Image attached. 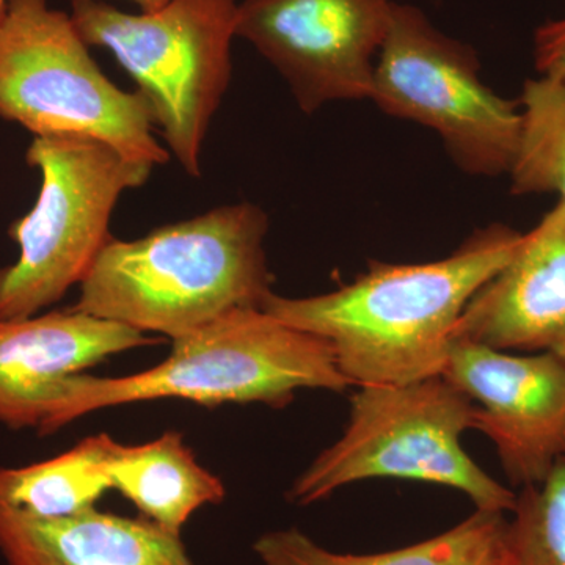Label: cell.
Masks as SVG:
<instances>
[{"mask_svg": "<svg viewBox=\"0 0 565 565\" xmlns=\"http://www.w3.org/2000/svg\"><path fill=\"white\" fill-rule=\"evenodd\" d=\"M269 218L256 204L215 207L104 245L73 310L180 338L239 308H262L273 292Z\"/></svg>", "mask_w": 565, "mask_h": 565, "instance_id": "obj_2", "label": "cell"}, {"mask_svg": "<svg viewBox=\"0 0 565 565\" xmlns=\"http://www.w3.org/2000/svg\"><path fill=\"white\" fill-rule=\"evenodd\" d=\"M478 407L512 486L539 484L565 456V360L455 338L441 373Z\"/></svg>", "mask_w": 565, "mask_h": 565, "instance_id": "obj_10", "label": "cell"}, {"mask_svg": "<svg viewBox=\"0 0 565 565\" xmlns=\"http://www.w3.org/2000/svg\"><path fill=\"white\" fill-rule=\"evenodd\" d=\"M114 441L93 435L43 462L0 468V500L40 519H66L95 508L111 489L107 459Z\"/></svg>", "mask_w": 565, "mask_h": 565, "instance_id": "obj_16", "label": "cell"}, {"mask_svg": "<svg viewBox=\"0 0 565 565\" xmlns=\"http://www.w3.org/2000/svg\"><path fill=\"white\" fill-rule=\"evenodd\" d=\"M534 57L541 76L565 79V18L546 22L535 32Z\"/></svg>", "mask_w": 565, "mask_h": 565, "instance_id": "obj_19", "label": "cell"}, {"mask_svg": "<svg viewBox=\"0 0 565 565\" xmlns=\"http://www.w3.org/2000/svg\"><path fill=\"white\" fill-rule=\"evenodd\" d=\"M71 20L46 0H9L0 24V117L33 137H87L132 161L166 166L143 93L115 85Z\"/></svg>", "mask_w": 565, "mask_h": 565, "instance_id": "obj_6", "label": "cell"}, {"mask_svg": "<svg viewBox=\"0 0 565 565\" xmlns=\"http://www.w3.org/2000/svg\"><path fill=\"white\" fill-rule=\"evenodd\" d=\"M25 161L41 174L29 214L11 223L20 256L0 269V319L40 315L81 285L109 243L118 200L154 167L87 137H33Z\"/></svg>", "mask_w": 565, "mask_h": 565, "instance_id": "obj_7", "label": "cell"}, {"mask_svg": "<svg viewBox=\"0 0 565 565\" xmlns=\"http://www.w3.org/2000/svg\"><path fill=\"white\" fill-rule=\"evenodd\" d=\"M393 0H241L236 39L280 73L297 106L371 98Z\"/></svg>", "mask_w": 565, "mask_h": 565, "instance_id": "obj_9", "label": "cell"}, {"mask_svg": "<svg viewBox=\"0 0 565 565\" xmlns=\"http://www.w3.org/2000/svg\"><path fill=\"white\" fill-rule=\"evenodd\" d=\"M129 2L139 7L141 13H152V11L161 10L170 0H129Z\"/></svg>", "mask_w": 565, "mask_h": 565, "instance_id": "obj_20", "label": "cell"}, {"mask_svg": "<svg viewBox=\"0 0 565 565\" xmlns=\"http://www.w3.org/2000/svg\"><path fill=\"white\" fill-rule=\"evenodd\" d=\"M519 106L522 131L509 172L512 193H557L565 203V79L526 81Z\"/></svg>", "mask_w": 565, "mask_h": 565, "instance_id": "obj_17", "label": "cell"}, {"mask_svg": "<svg viewBox=\"0 0 565 565\" xmlns=\"http://www.w3.org/2000/svg\"><path fill=\"white\" fill-rule=\"evenodd\" d=\"M360 388L340 440L294 482L292 503H316L370 479H404L459 490L478 511L511 514L516 493L487 475L460 445L475 429L478 407L444 375Z\"/></svg>", "mask_w": 565, "mask_h": 565, "instance_id": "obj_4", "label": "cell"}, {"mask_svg": "<svg viewBox=\"0 0 565 565\" xmlns=\"http://www.w3.org/2000/svg\"><path fill=\"white\" fill-rule=\"evenodd\" d=\"M156 343L131 327L73 308L0 319V423L41 433L65 379L115 353Z\"/></svg>", "mask_w": 565, "mask_h": 565, "instance_id": "obj_11", "label": "cell"}, {"mask_svg": "<svg viewBox=\"0 0 565 565\" xmlns=\"http://www.w3.org/2000/svg\"><path fill=\"white\" fill-rule=\"evenodd\" d=\"M522 239L509 226H486L438 262H373L337 291L270 292L262 310L329 343L351 385L412 384L444 373L465 308Z\"/></svg>", "mask_w": 565, "mask_h": 565, "instance_id": "obj_1", "label": "cell"}, {"mask_svg": "<svg viewBox=\"0 0 565 565\" xmlns=\"http://www.w3.org/2000/svg\"><path fill=\"white\" fill-rule=\"evenodd\" d=\"M237 0H170L152 13H126L104 0H71V20L88 46L114 55L151 104L184 172L202 177L203 141L232 81Z\"/></svg>", "mask_w": 565, "mask_h": 565, "instance_id": "obj_5", "label": "cell"}, {"mask_svg": "<svg viewBox=\"0 0 565 565\" xmlns=\"http://www.w3.org/2000/svg\"><path fill=\"white\" fill-rule=\"evenodd\" d=\"M455 338L565 360V203L556 204L465 308Z\"/></svg>", "mask_w": 565, "mask_h": 565, "instance_id": "obj_12", "label": "cell"}, {"mask_svg": "<svg viewBox=\"0 0 565 565\" xmlns=\"http://www.w3.org/2000/svg\"><path fill=\"white\" fill-rule=\"evenodd\" d=\"M0 555L7 565H193L180 534L148 519L87 509L40 519L0 500Z\"/></svg>", "mask_w": 565, "mask_h": 565, "instance_id": "obj_13", "label": "cell"}, {"mask_svg": "<svg viewBox=\"0 0 565 565\" xmlns=\"http://www.w3.org/2000/svg\"><path fill=\"white\" fill-rule=\"evenodd\" d=\"M505 530L503 512L476 509L444 534L374 555L330 552L294 527L262 535L253 550L263 565H504Z\"/></svg>", "mask_w": 565, "mask_h": 565, "instance_id": "obj_15", "label": "cell"}, {"mask_svg": "<svg viewBox=\"0 0 565 565\" xmlns=\"http://www.w3.org/2000/svg\"><path fill=\"white\" fill-rule=\"evenodd\" d=\"M7 9H9V0H0V24L6 20Z\"/></svg>", "mask_w": 565, "mask_h": 565, "instance_id": "obj_21", "label": "cell"}, {"mask_svg": "<svg viewBox=\"0 0 565 565\" xmlns=\"http://www.w3.org/2000/svg\"><path fill=\"white\" fill-rule=\"evenodd\" d=\"M107 476L118 490L156 525L180 534L193 512L206 504H221L225 486L196 462L192 449L178 433H166L137 446L114 441Z\"/></svg>", "mask_w": 565, "mask_h": 565, "instance_id": "obj_14", "label": "cell"}, {"mask_svg": "<svg viewBox=\"0 0 565 565\" xmlns=\"http://www.w3.org/2000/svg\"><path fill=\"white\" fill-rule=\"evenodd\" d=\"M351 384L332 348L262 308H239L174 338L166 362L126 377L77 374L57 386L41 435L102 408L143 401L202 405L291 403L299 390L341 393Z\"/></svg>", "mask_w": 565, "mask_h": 565, "instance_id": "obj_3", "label": "cell"}, {"mask_svg": "<svg viewBox=\"0 0 565 565\" xmlns=\"http://www.w3.org/2000/svg\"><path fill=\"white\" fill-rule=\"evenodd\" d=\"M370 102L433 129L463 173L511 172L522 131L519 102L486 85L473 47L438 31L418 7L394 2Z\"/></svg>", "mask_w": 565, "mask_h": 565, "instance_id": "obj_8", "label": "cell"}, {"mask_svg": "<svg viewBox=\"0 0 565 565\" xmlns=\"http://www.w3.org/2000/svg\"><path fill=\"white\" fill-rule=\"evenodd\" d=\"M504 565H565V456L544 481L516 493Z\"/></svg>", "mask_w": 565, "mask_h": 565, "instance_id": "obj_18", "label": "cell"}]
</instances>
